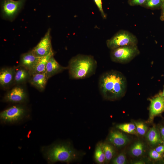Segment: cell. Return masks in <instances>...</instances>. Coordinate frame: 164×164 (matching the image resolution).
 <instances>
[{
  "mask_svg": "<svg viewBox=\"0 0 164 164\" xmlns=\"http://www.w3.org/2000/svg\"><path fill=\"white\" fill-rule=\"evenodd\" d=\"M146 137L150 143L152 145H157L162 144L163 141L161 139L159 128L155 126H153L149 129Z\"/></svg>",
  "mask_w": 164,
  "mask_h": 164,
  "instance_id": "ac0fdd59",
  "label": "cell"
},
{
  "mask_svg": "<svg viewBox=\"0 0 164 164\" xmlns=\"http://www.w3.org/2000/svg\"><path fill=\"white\" fill-rule=\"evenodd\" d=\"M114 164H125L126 163V159L125 155L121 153L115 157L112 160Z\"/></svg>",
  "mask_w": 164,
  "mask_h": 164,
  "instance_id": "d4e9b609",
  "label": "cell"
},
{
  "mask_svg": "<svg viewBox=\"0 0 164 164\" xmlns=\"http://www.w3.org/2000/svg\"><path fill=\"white\" fill-rule=\"evenodd\" d=\"M164 112V97L161 93L150 100L149 122H152L154 118Z\"/></svg>",
  "mask_w": 164,
  "mask_h": 164,
  "instance_id": "9c48e42d",
  "label": "cell"
},
{
  "mask_svg": "<svg viewBox=\"0 0 164 164\" xmlns=\"http://www.w3.org/2000/svg\"><path fill=\"white\" fill-rule=\"evenodd\" d=\"M31 75L29 70L19 66L17 69L15 68L14 82L17 84L24 83L29 80Z\"/></svg>",
  "mask_w": 164,
  "mask_h": 164,
  "instance_id": "e0dca14e",
  "label": "cell"
},
{
  "mask_svg": "<svg viewBox=\"0 0 164 164\" xmlns=\"http://www.w3.org/2000/svg\"><path fill=\"white\" fill-rule=\"evenodd\" d=\"M149 155L151 158L155 160H161L163 156V154L158 152L155 149L151 150Z\"/></svg>",
  "mask_w": 164,
  "mask_h": 164,
  "instance_id": "484cf974",
  "label": "cell"
},
{
  "mask_svg": "<svg viewBox=\"0 0 164 164\" xmlns=\"http://www.w3.org/2000/svg\"><path fill=\"white\" fill-rule=\"evenodd\" d=\"M155 149L158 152L163 154L164 152V145L162 144L158 145Z\"/></svg>",
  "mask_w": 164,
  "mask_h": 164,
  "instance_id": "f1b7e54d",
  "label": "cell"
},
{
  "mask_svg": "<svg viewBox=\"0 0 164 164\" xmlns=\"http://www.w3.org/2000/svg\"><path fill=\"white\" fill-rule=\"evenodd\" d=\"M15 68L7 67L2 69L0 71V84L3 88H6L14 82Z\"/></svg>",
  "mask_w": 164,
  "mask_h": 164,
  "instance_id": "8fae6325",
  "label": "cell"
},
{
  "mask_svg": "<svg viewBox=\"0 0 164 164\" xmlns=\"http://www.w3.org/2000/svg\"><path fill=\"white\" fill-rule=\"evenodd\" d=\"M94 1L98 8L99 11L101 13L102 18L104 19L106 18V15L104 13L103 9L102 0H94Z\"/></svg>",
  "mask_w": 164,
  "mask_h": 164,
  "instance_id": "4316f807",
  "label": "cell"
},
{
  "mask_svg": "<svg viewBox=\"0 0 164 164\" xmlns=\"http://www.w3.org/2000/svg\"><path fill=\"white\" fill-rule=\"evenodd\" d=\"M162 95L164 97V88L162 93H161Z\"/></svg>",
  "mask_w": 164,
  "mask_h": 164,
  "instance_id": "d6a6232c",
  "label": "cell"
},
{
  "mask_svg": "<svg viewBox=\"0 0 164 164\" xmlns=\"http://www.w3.org/2000/svg\"><path fill=\"white\" fill-rule=\"evenodd\" d=\"M147 0H129L128 4L131 6L144 5Z\"/></svg>",
  "mask_w": 164,
  "mask_h": 164,
  "instance_id": "83f0119b",
  "label": "cell"
},
{
  "mask_svg": "<svg viewBox=\"0 0 164 164\" xmlns=\"http://www.w3.org/2000/svg\"><path fill=\"white\" fill-rule=\"evenodd\" d=\"M67 69H68L67 67H63L60 65L53 56L50 58L47 64L46 73L48 79Z\"/></svg>",
  "mask_w": 164,
  "mask_h": 164,
  "instance_id": "5bb4252c",
  "label": "cell"
},
{
  "mask_svg": "<svg viewBox=\"0 0 164 164\" xmlns=\"http://www.w3.org/2000/svg\"><path fill=\"white\" fill-rule=\"evenodd\" d=\"M48 79L45 72L31 74L29 81L31 85L42 91L44 89Z\"/></svg>",
  "mask_w": 164,
  "mask_h": 164,
  "instance_id": "9a60e30c",
  "label": "cell"
},
{
  "mask_svg": "<svg viewBox=\"0 0 164 164\" xmlns=\"http://www.w3.org/2000/svg\"><path fill=\"white\" fill-rule=\"evenodd\" d=\"M67 67L70 79H84L95 74L97 63L91 55L79 54L70 59Z\"/></svg>",
  "mask_w": 164,
  "mask_h": 164,
  "instance_id": "7a4b0ae2",
  "label": "cell"
},
{
  "mask_svg": "<svg viewBox=\"0 0 164 164\" xmlns=\"http://www.w3.org/2000/svg\"><path fill=\"white\" fill-rule=\"evenodd\" d=\"M53 55L54 52L52 51L46 56L38 57L35 66L30 72L31 75L46 72L47 64L50 58L53 56Z\"/></svg>",
  "mask_w": 164,
  "mask_h": 164,
  "instance_id": "2e32d148",
  "label": "cell"
},
{
  "mask_svg": "<svg viewBox=\"0 0 164 164\" xmlns=\"http://www.w3.org/2000/svg\"><path fill=\"white\" fill-rule=\"evenodd\" d=\"M137 133L140 135H144L148 130V127L143 122L141 121H134Z\"/></svg>",
  "mask_w": 164,
  "mask_h": 164,
  "instance_id": "603a6c76",
  "label": "cell"
},
{
  "mask_svg": "<svg viewBox=\"0 0 164 164\" xmlns=\"http://www.w3.org/2000/svg\"><path fill=\"white\" fill-rule=\"evenodd\" d=\"M136 36L129 32L120 30L106 41L108 47L111 50L125 46L137 45Z\"/></svg>",
  "mask_w": 164,
  "mask_h": 164,
  "instance_id": "5b68a950",
  "label": "cell"
},
{
  "mask_svg": "<svg viewBox=\"0 0 164 164\" xmlns=\"http://www.w3.org/2000/svg\"><path fill=\"white\" fill-rule=\"evenodd\" d=\"M101 145L105 154V162H108L112 158L115 154L114 148L112 145L107 143Z\"/></svg>",
  "mask_w": 164,
  "mask_h": 164,
  "instance_id": "d6986e66",
  "label": "cell"
},
{
  "mask_svg": "<svg viewBox=\"0 0 164 164\" xmlns=\"http://www.w3.org/2000/svg\"><path fill=\"white\" fill-rule=\"evenodd\" d=\"M144 145L142 142L138 141L135 142L130 149V153L133 156L138 157L141 156L143 153Z\"/></svg>",
  "mask_w": 164,
  "mask_h": 164,
  "instance_id": "ffe728a7",
  "label": "cell"
},
{
  "mask_svg": "<svg viewBox=\"0 0 164 164\" xmlns=\"http://www.w3.org/2000/svg\"><path fill=\"white\" fill-rule=\"evenodd\" d=\"M162 9L163 13H164V1H163V4H162Z\"/></svg>",
  "mask_w": 164,
  "mask_h": 164,
  "instance_id": "1f68e13d",
  "label": "cell"
},
{
  "mask_svg": "<svg viewBox=\"0 0 164 164\" xmlns=\"http://www.w3.org/2000/svg\"><path fill=\"white\" fill-rule=\"evenodd\" d=\"M163 145H164V140L163 141L162 144Z\"/></svg>",
  "mask_w": 164,
  "mask_h": 164,
  "instance_id": "836d02e7",
  "label": "cell"
},
{
  "mask_svg": "<svg viewBox=\"0 0 164 164\" xmlns=\"http://www.w3.org/2000/svg\"><path fill=\"white\" fill-rule=\"evenodd\" d=\"M100 92L105 99L118 100L124 96L127 91L126 78L121 72L112 70L103 73L98 82Z\"/></svg>",
  "mask_w": 164,
  "mask_h": 164,
  "instance_id": "6da1fadb",
  "label": "cell"
},
{
  "mask_svg": "<svg viewBox=\"0 0 164 164\" xmlns=\"http://www.w3.org/2000/svg\"><path fill=\"white\" fill-rule=\"evenodd\" d=\"M116 127L125 132L133 134H136L135 126L134 123H126L117 125Z\"/></svg>",
  "mask_w": 164,
  "mask_h": 164,
  "instance_id": "44dd1931",
  "label": "cell"
},
{
  "mask_svg": "<svg viewBox=\"0 0 164 164\" xmlns=\"http://www.w3.org/2000/svg\"><path fill=\"white\" fill-rule=\"evenodd\" d=\"M26 0H3L1 3L2 12L4 18L13 20L23 7Z\"/></svg>",
  "mask_w": 164,
  "mask_h": 164,
  "instance_id": "52a82bcc",
  "label": "cell"
},
{
  "mask_svg": "<svg viewBox=\"0 0 164 164\" xmlns=\"http://www.w3.org/2000/svg\"><path fill=\"white\" fill-rule=\"evenodd\" d=\"M94 158L96 162L98 164L103 163L105 161V154L101 144H98L96 147Z\"/></svg>",
  "mask_w": 164,
  "mask_h": 164,
  "instance_id": "7402d4cb",
  "label": "cell"
},
{
  "mask_svg": "<svg viewBox=\"0 0 164 164\" xmlns=\"http://www.w3.org/2000/svg\"><path fill=\"white\" fill-rule=\"evenodd\" d=\"M109 142L117 147L124 146L129 141L127 136L118 130L111 131L108 137Z\"/></svg>",
  "mask_w": 164,
  "mask_h": 164,
  "instance_id": "7c38bea8",
  "label": "cell"
},
{
  "mask_svg": "<svg viewBox=\"0 0 164 164\" xmlns=\"http://www.w3.org/2000/svg\"><path fill=\"white\" fill-rule=\"evenodd\" d=\"M163 156H164V152L163 153Z\"/></svg>",
  "mask_w": 164,
  "mask_h": 164,
  "instance_id": "d590c367",
  "label": "cell"
},
{
  "mask_svg": "<svg viewBox=\"0 0 164 164\" xmlns=\"http://www.w3.org/2000/svg\"><path fill=\"white\" fill-rule=\"evenodd\" d=\"M134 164H145V162L142 160L137 161L134 162Z\"/></svg>",
  "mask_w": 164,
  "mask_h": 164,
  "instance_id": "4dcf8cb0",
  "label": "cell"
},
{
  "mask_svg": "<svg viewBox=\"0 0 164 164\" xmlns=\"http://www.w3.org/2000/svg\"><path fill=\"white\" fill-rule=\"evenodd\" d=\"M164 0H147L144 5L145 7L154 9L162 6Z\"/></svg>",
  "mask_w": 164,
  "mask_h": 164,
  "instance_id": "cb8c5ba5",
  "label": "cell"
},
{
  "mask_svg": "<svg viewBox=\"0 0 164 164\" xmlns=\"http://www.w3.org/2000/svg\"><path fill=\"white\" fill-rule=\"evenodd\" d=\"M50 31V29H49L40 42L31 50L36 56L40 57L46 56L53 51L51 44Z\"/></svg>",
  "mask_w": 164,
  "mask_h": 164,
  "instance_id": "ba28073f",
  "label": "cell"
},
{
  "mask_svg": "<svg viewBox=\"0 0 164 164\" xmlns=\"http://www.w3.org/2000/svg\"><path fill=\"white\" fill-rule=\"evenodd\" d=\"M27 98L26 92L21 87L16 86L9 91L5 95L4 101L15 103L25 101Z\"/></svg>",
  "mask_w": 164,
  "mask_h": 164,
  "instance_id": "30bf717a",
  "label": "cell"
},
{
  "mask_svg": "<svg viewBox=\"0 0 164 164\" xmlns=\"http://www.w3.org/2000/svg\"><path fill=\"white\" fill-rule=\"evenodd\" d=\"M38 57L32 51L23 54L21 57L19 66L23 67L29 71L30 73L34 69Z\"/></svg>",
  "mask_w": 164,
  "mask_h": 164,
  "instance_id": "4fadbf2b",
  "label": "cell"
},
{
  "mask_svg": "<svg viewBox=\"0 0 164 164\" xmlns=\"http://www.w3.org/2000/svg\"><path fill=\"white\" fill-rule=\"evenodd\" d=\"M163 19H164V13H163Z\"/></svg>",
  "mask_w": 164,
  "mask_h": 164,
  "instance_id": "e575fe53",
  "label": "cell"
},
{
  "mask_svg": "<svg viewBox=\"0 0 164 164\" xmlns=\"http://www.w3.org/2000/svg\"><path fill=\"white\" fill-rule=\"evenodd\" d=\"M159 128L161 137L163 141L164 140V126L160 125Z\"/></svg>",
  "mask_w": 164,
  "mask_h": 164,
  "instance_id": "f546056e",
  "label": "cell"
},
{
  "mask_svg": "<svg viewBox=\"0 0 164 164\" xmlns=\"http://www.w3.org/2000/svg\"><path fill=\"white\" fill-rule=\"evenodd\" d=\"M139 53L137 45L125 46L111 50L110 56L112 61L125 64L130 62Z\"/></svg>",
  "mask_w": 164,
  "mask_h": 164,
  "instance_id": "277c9868",
  "label": "cell"
},
{
  "mask_svg": "<svg viewBox=\"0 0 164 164\" xmlns=\"http://www.w3.org/2000/svg\"><path fill=\"white\" fill-rule=\"evenodd\" d=\"M27 111L23 106L16 105L12 106L1 112L0 119L5 123H14L20 121L25 117Z\"/></svg>",
  "mask_w": 164,
  "mask_h": 164,
  "instance_id": "8992f818",
  "label": "cell"
},
{
  "mask_svg": "<svg viewBox=\"0 0 164 164\" xmlns=\"http://www.w3.org/2000/svg\"><path fill=\"white\" fill-rule=\"evenodd\" d=\"M42 151L49 163L59 161L69 162L75 159L77 156L76 151L67 143L56 144L44 147Z\"/></svg>",
  "mask_w": 164,
  "mask_h": 164,
  "instance_id": "3957f363",
  "label": "cell"
}]
</instances>
